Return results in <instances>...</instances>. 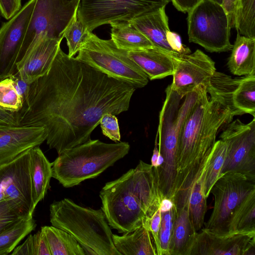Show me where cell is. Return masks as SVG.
I'll list each match as a JSON object with an SVG mask.
<instances>
[{
    "instance_id": "obj_1",
    "label": "cell",
    "mask_w": 255,
    "mask_h": 255,
    "mask_svg": "<svg viewBox=\"0 0 255 255\" xmlns=\"http://www.w3.org/2000/svg\"><path fill=\"white\" fill-rule=\"evenodd\" d=\"M135 90L60 48L48 72L30 83L15 114L18 125L44 128L47 145L60 155L91 139L105 114L127 111Z\"/></svg>"
},
{
    "instance_id": "obj_2",
    "label": "cell",
    "mask_w": 255,
    "mask_h": 255,
    "mask_svg": "<svg viewBox=\"0 0 255 255\" xmlns=\"http://www.w3.org/2000/svg\"><path fill=\"white\" fill-rule=\"evenodd\" d=\"M238 115L209 83L202 85L178 136L175 200L188 199L194 180L210 157L218 132Z\"/></svg>"
},
{
    "instance_id": "obj_3",
    "label": "cell",
    "mask_w": 255,
    "mask_h": 255,
    "mask_svg": "<svg viewBox=\"0 0 255 255\" xmlns=\"http://www.w3.org/2000/svg\"><path fill=\"white\" fill-rule=\"evenodd\" d=\"M99 196L109 225L124 234L142 225L148 229L163 199L156 167L142 160L135 168L107 182Z\"/></svg>"
},
{
    "instance_id": "obj_4",
    "label": "cell",
    "mask_w": 255,
    "mask_h": 255,
    "mask_svg": "<svg viewBox=\"0 0 255 255\" xmlns=\"http://www.w3.org/2000/svg\"><path fill=\"white\" fill-rule=\"evenodd\" d=\"M203 85L196 86L185 95L173 90L170 85L165 90V98L159 113L156 135L159 152L164 160L161 165L156 167L159 188L164 198H171L174 195L179 132Z\"/></svg>"
},
{
    "instance_id": "obj_5",
    "label": "cell",
    "mask_w": 255,
    "mask_h": 255,
    "mask_svg": "<svg viewBox=\"0 0 255 255\" xmlns=\"http://www.w3.org/2000/svg\"><path fill=\"white\" fill-rule=\"evenodd\" d=\"M52 226L71 235L87 255H122L115 247L112 232L102 209L81 206L64 198L50 205Z\"/></svg>"
},
{
    "instance_id": "obj_6",
    "label": "cell",
    "mask_w": 255,
    "mask_h": 255,
    "mask_svg": "<svg viewBox=\"0 0 255 255\" xmlns=\"http://www.w3.org/2000/svg\"><path fill=\"white\" fill-rule=\"evenodd\" d=\"M127 142L107 143L92 140L64 150L52 163V177L65 188L94 178L128 154Z\"/></svg>"
},
{
    "instance_id": "obj_7",
    "label": "cell",
    "mask_w": 255,
    "mask_h": 255,
    "mask_svg": "<svg viewBox=\"0 0 255 255\" xmlns=\"http://www.w3.org/2000/svg\"><path fill=\"white\" fill-rule=\"evenodd\" d=\"M80 0H36L17 61V71L37 43L47 37L62 41Z\"/></svg>"
},
{
    "instance_id": "obj_8",
    "label": "cell",
    "mask_w": 255,
    "mask_h": 255,
    "mask_svg": "<svg viewBox=\"0 0 255 255\" xmlns=\"http://www.w3.org/2000/svg\"><path fill=\"white\" fill-rule=\"evenodd\" d=\"M77 59L116 79L135 88L146 86L148 78L140 68L118 48L112 40H104L91 32L78 52Z\"/></svg>"
},
{
    "instance_id": "obj_9",
    "label": "cell",
    "mask_w": 255,
    "mask_h": 255,
    "mask_svg": "<svg viewBox=\"0 0 255 255\" xmlns=\"http://www.w3.org/2000/svg\"><path fill=\"white\" fill-rule=\"evenodd\" d=\"M188 14L190 42L198 44L210 52L231 50V28L223 5L210 0H201Z\"/></svg>"
},
{
    "instance_id": "obj_10",
    "label": "cell",
    "mask_w": 255,
    "mask_h": 255,
    "mask_svg": "<svg viewBox=\"0 0 255 255\" xmlns=\"http://www.w3.org/2000/svg\"><path fill=\"white\" fill-rule=\"evenodd\" d=\"M169 0H81L77 15L92 32L97 27L134 18L165 8Z\"/></svg>"
},
{
    "instance_id": "obj_11",
    "label": "cell",
    "mask_w": 255,
    "mask_h": 255,
    "mask_svg": "<svg viewBox=\"0 0 255 255\" xmlns=\"http://www.w3.org/2000/svg\"><path fill=\"white\" fill-rule=\"evenodd\" d=\"M210 193L214 205L205 228L216 233H227L233 215L250 195L255 193V180L240 173L226 172L217 179Z\"/></svg>"
},
{
    "instance_id": "obj_12",
    "label": "cell",
    "mask_w": 255,
    "mask_h": 255,
    "mask_svg": "<svg viewBox=\"0 0 255 255\" xmlns=\"http://www.w3.org/2000/svg\"><path fill=\"white\" fill-rule=\"evenodd\" d=\"M220 137L227 145L221 175L236 172L255 180V118L247 124L238 119L231 121Z\"/></svg>"
},
{
    "instance_id": "obj_13",
    "label": "cell",
    "mask_w": 255,
    "mask_h": 255,
    "mask_svg": "<svg viewBox=\"0 0 255 255\" xmlns=\"http://www.w3.org/2000/svg\"><path fill=\"white\" fill-rule=\"evenodd\" d=\"M36 1L29 0L0 28V81L17 72V59Z\"/></svg>"
},
{
    "instance_id": "obj_14",
    "label": "cell",
    "mask_w": 255,
    "mask_h": 255,
    "mask_svg": "<svg viewBox=\"0 0 255 255\" xmlns=\"http://www.w3.org/2000/svg\"><path fill=\"white\" fill-rule=\"evenodd\" d=\"M0 189L6 200H12L23 212L32 216L35 208L32 199L29 149L0 165Z\"/></svg>"
},
{
    "instance_id": "obj_15",
    "label": "cell",
    "mask_w": 255,
    "mask_h": 255,
    "mask_svg": "<svg viewBox=\"0 0 255 255\" xmlns=\"http://www.w3.org/2000/svg\"><path fill=\"white\" fill-rule=\"evenodd\" d=\"M189 255H255V231L219 234L204 228L197 232Z\"/></svg>"
},
{
    "instance_id": "obj_16",
    "label": "cell",
    "mask_w": 255,
    "mask_h": 255,
    "mask_svg": "<svg viewBox=\"0 0 255 255\" xmlns=\"http://www.w3.org/2000/svg\"><path fill=\"white\" fill-rule=\"evenodd\" d=\"M174 62L171 88L185 95L189 90L201 84L207 85L216 72L215 63L199 49L192 53L172 54Z\"/></svg>"
},
{
    "instance_id": "obj_17",
    "label": "cell",
    "mask_w": 255,
    "mask_h": 255,
    "mask_svg": "<svg viewBox=\"0 0 255 255\" xmlns=\"http://www.w3.org/2000/svg\"><path fill=\"white\" fill-rule=\"evenodd\" d=\"M210 84L238 115L249 114L255 118V72L233 78L216 71Z\"/></svg>"
},
{
    "instance_id": "obj_18",
    "label": "cell",
    "mask_w": 255,
    "mask_h": 255,
    "mask_svg": "<svg viewBox=\"0 0 255 255\" xmlns=\"http://www.w3.org/2000/svg\"><path fill=\"white\" fill-rule=\"evenodd\" d=\"M44 128L0 124V165L46 140Z\"/></svg>"
},
{
    "instance_id": "obj_19",
    "label": "cell",
    "mask_w": 255,
    "mask_h": 255,
    "mask_svg": "<svg viewBox=\"0 0 255 255\" xmlns=\"http://www.w3.org/2000/svg\"><path fill=\"white\" fill-rule=\"evenodd\" d=\"M61 42L47 37L39 40L17 71L21 79L31 83L46 74L60 48Z\"/></svg>"
},
{
    "instance_id": "obj_20",
    "label": "cell",
    "mask_w": 255,
    "mask_h": 255,
    "mask_svg": "<svg viewBox=\"0 0 255 255\" xmlns=\"http://www.w3.org/2000/svg\"><path fill=\"white\" fill-rule=\"evenodd\" d=\"M172 53L155 47L137 51H126L128 57L150 80L162 79L173 75Z\"/></svg>"
},
{
    "instance_id": "obj_21",
    "label": "cell",
    "mask_w": 255,
    "mask_h": 255,
    "mask_svg": "<svg viewBox=\"0 0 255 255\" xmlns=\"http://www.w3.org/2000/svg\"><path fill=\"white\" fill-rule=\"evenodd\" d=\"M130 22L154 47L168 52L176 53L166 40V33L169 28L165 8L156 12L134 18Z\"/></svg>"
},
{
    "instance_id": "obj_22",
    "label": "cell",
    "mask_w": 255,
    "mask_h": 255,
    "mask_svg": "<svg viewBox=\"0 0 255 255\" xmlns=\"http://www.w3.org/2000/svg\"><path fill=\"white\" fill-rule=\"evenodd\" d=\"M197 233L190 220L188 204L175 209L169 246L170 255H189Z\"/></svg>"
},
{
    "instance_id": "obj_23",
    "label": "cell",
    "mask_w": 255,
    "mask_h": 255,
    "mask_svg": "<svg viewBox=\"0 0 255 255\" xmlns=\"http://www.w3.org/2000/svg\"><path fill=\"white\" fill-rule=\"evenodd\" d=\"M30 173L34 207L44 198L50 187L52 166L39 146L29 149Z\"/></svg>"
},
{
    "instance_id": "obj_24",
    "label": "cell",
    "mask_w": 255,
    "mask_h": 255,
    "mask_svg": "<svg viewBox=\"0 0 255 255\" xmlns=\"http://www.w3.org/2000/svg\"><path fill=\"white\" fill-rule=\"evenodd\" d=\"M112 239L122 255H157L151 233L143 225L122 236L113 234Z\"/></svg>"
},
{
    "instance_id": "obj_25",
    "label": "cell",
    "mask_w": 255,
    "mask_h": 255,
    "mask_svg": "<svg viewBox=\"0 0 255 255\" xmlns=\"http://www.w3.org/2000/svg\"><path fill=\"white\" fill-rule=\"evenodd\" d=\"M227 62L233 75L246 76L255 72V38L238 33Z\"/></svg>"
},
{
    "instance_id": "obj_26",
    "label": "cell",
    "mask_w": 255,
    "mask_h": 255,
    "mask_svg": "<svg viewBox=\"0 0 255 255\" xmlns=\"http://www.w3.org/2000/svg\"><path fill=\"white\" fill-rule=\"evenodd\" d=\"M110 24L111 39L118 48L131 51L154 47L130 21H117Z\"/></svg>"
},
{
    "instance_id": "obj_27",
    "label": "cell",
    "mask_w": 255,
    "mask_h": 255,
    "mask_svg": "<svg viewBox=\"0 0 255 255\" xmlns=\"http://www.w3.org/2000/svg\"><path fill=\"white\" fill-rule=\"evenodd\" d=\"M51 253V255H85L83 247L67 232L54 226L41 227Z\"/></svg>"
},
{
    "instance_id": "obj_28",
    "label": "cell",
    "mask_w": 255,
    "mask_h": 255,
    "mask_svg": "<svg viewBox=\"0 0 255 255\" xmlns=\"http://www.w3.org/2000/svg\"><path fill=\"white\" fill-rule=\"evenodd\" d=\"M209 159L198 174L189 193L188 199L189 215L192 224L197 232L199 231L203 225L207 209V198L204 194V182Z\"/></svg>"
},
{
    "instance_id": "obj_29",
    "label": "cell",
    "mask_w": 255,
    "mask_h": 255,
    "mask_svg": "<svg viewBox=\"0 0 255 255\" xmlns=\"http://www.w3.org/2000/svg\"><path fill=\"white\" fill-rule=\"evenodd\" d=\"M36 227L33 218L22 219L0 233V255L9 254Z\"/></svg>"
},
{
    "instance_id": "obj_30",
    "label": "cell",
    "mask_w": 255,
    "mask_h": 255,
    "mask_svg": "<svg viewBox=\"0 0 255 255\" xmlns=\"http://www.w3.org/2000/svg\"><path fill=\"white\" fill-rule=\"evenodd\" d=\"M227 145L221 139L216 141L207 165L204 182V194L207 198L211 189L221 175L226 156Z\"/></svg>"
},
{
    "instance_id": "obj_31",
    "label": "cell",
    "mask_w": 255,
    "mask_h": 255,
    "mask_svg": "<svg viewBox=\"0 0 255 255\" xmlns=\"http://www.w3.org/2000/svg\"><path fill=\"white\" fill-rule=\"evenodd\" d=\"M255 231V193L250 195L232 216L228 233Z\"/></svg>"
},
{
    "instance_id": "obj_32",
    "label": "cell",
    "mask_w": 255,
    "mask_h": 255,
    "mask_svg": "<svg viewBox=\"0 0 255 255\" xmlns=\"http://www.w3.org/2000/svg\"><path fill=\"white\" fill-rule=\"evenodd\" d=\"M235 28L241 35L255 38V0H238Z\"/></svg>"
},
{
    "instance_id": "obj_33",
    "label": "cell",
    "mask_w": 255,
    "mask_h": 255,
    "mask_svg": "<svg viewBox=\"0 0 255 255\" xmlns=\"http://www.w3.org/2000/svg\"><path fill=\"white\" fill-rule=\"evenodd\" d=\"M91 32L76 13L64 34V37L67 40L69 56L73 57L79 51L88 40Z\"/></svg>"
},
{
    "instance_id": "obj_34",
    "label": "cell",
    "mask_w": 255,
    "mask_h": 255,
    "mask_svg": "<svg viewBox=\"0 0 255 255\" xmlns=\"http://www.w3.org/2000/svg\"><path fill=\"white\" fill-rule=\"evenodd\" d=\"M22 100L8 77L0 81V107L5 111L17 112L21 109Z\"/></svg>"
},
{
    "instance_id": "obj_35",
    "label": "cell",
    "mask_w": 255,
    "mask_h": 255,
    "mask_svg": "<svg viewBox=\"0 0 255 255\" xmlns=\"http://www.w3.org/2000/svg\"><path fill=\"white\" fill-rule=\"evenodd\" d=\"M32 217L23 212L11 200L0 202V233L22 219Z\"/></svg>"
},
{
    "instance_id": "obj_36",
    "label": "cell",
    "mask_w": 255,
    "mask_h": 255,
    "mask_svg": "<svg viewBox=\"0 0 255 255\" xmlns=\"http://www.w3.org/2000/svg\"><path fill=\"white\" fill-rule=\"evenodd\" d=\"M175 214V207L169 211L161 213V220L159 232L161 255H170L169 246Z\"/></svg>"
},
{
    "instance_id": "obj_37",
    "label": "cell",
    "mask_w": 255,
    "mask_h": 255,
    "mask_svg": "<svg viewBox=\"0 0 255 255\" xmlns=\"http://www.w3.org/2000/svg\"><path fill=\"white\" fill-rule=\"evenodd\" d=\"M100 124L104 135L115 142L120 141L118 120L115 115L111 113L105 114L100 120Z\"/></svg>"
},
{
    "instance_id": "obj_38",
    "label": "cell",
    "mask_w": 255,
    "mask_h": 255,
    "mask_svg": "<svg viewBox=\"0 0 255 255\" xmlns=\"http://www.w3.org/2000/svg\"><path fill=\"white\" fill-rule=\"evenodd\" d=\"M32 238L34 255H51L46 238L41 230L32 235Z\"/></svg>"
},
{
    "instance_id": "obj_39",
    "label": "cell",
    "mask_w": 255,
    "mask_h": 255,
    "mask_svg": "<svg viewBox=\"0 0 255 255\" xmlns=\"http://www.w3.org/2000/svg\"><path fill=\"white\" fill-rule=\"evenodd\" d=\"M161 220V212L159 208L150 220L148 229L150 231L154 241L157 255H161L159 240V232Z\"/></svg>"
},
{
    "instance_id": "obj_40",
    "label": "cell",
    "mask_w": 255,
    "mask_h": 255,
    "mask_svg": "<svg viewBox=\"0 0 255 255\" xmlns=\"http://www.w3.org/2000/svg\"><path fill=\"white\" fill-rule=\"evenodd\" d=\"M166 40L170 47L175 52L180 54L191 53L190 49L182 44L180 35L176 33L168 30L166 33Z\"/></svg>"
},
{
    "instance_id": "obj_41",
    "label": "cell",
    "mask_w": 255,
    "mask_h": 255,
    "mask_svg": "<svg viewBox=\"0 0 255 255\" xmlns=\"http://www.w3.org/2000/svg\"><path fill=\"white\" fill-rule=\"evenodd\" d=\"M21 0H0V10L7 20L12 17L21 7Z\"/></svg>"
},
{
    "instance_id": "obj_42",
    "label": "cell",
    "mask_w": 255,
    "mask_h": 255,
    "mask_svg": "<svg viewBox=\"0 0 255 255\" xmlns=\"http://www.w3.org/2000/svg\"><path fill=\"white\" fill-rule=\"evenodd\" d=\"M9 77L11 79L13 86L20 96L23 103L27 97L30 83H28L22 80L18 72Z\"/></svg>"
},
{
    "instance_id": "obj_43",
    "label": "cell",
    "mask_w": 255,
    "mask_h": 255,
    "mask_svg": "<svg viewBox=\"0 0 255 255\" xmlns=\"http://www.w3.org/2000/svg\"><path fill=\"white\" fill-rule=\"evenodd\" d=\"M238 0H224L223 6L229 17L231 28H235L236 16Z\"/></svg>"
},
{
    "instance_id": "obj_44",
    "label": "cell",
    "mask_w": 255,
    "mask_h": 255,
    "mask_svg": "<svg viewBox=\"0 0 255 255\" xmlns=\"http://www.w3.org/2000/svg\"><path fill=\"white\" fill-rule=\"evenodd\" d=\"M11 255H34L32 235L24 242L12 251Z\"/></svg>"
},
{
    "instance_id": "obj_45",
    "label": "cell",
    "mask_w": 255,
    "mask_h": 255,
    "mask_svg": "<svg viewBox=\"0 0 255 255\" xmlns=\"http://www.w3.org/2000/svg\"><path fill=\"white\" fill-rule=\"evenodd\" d=\"M201 0H171L173 5L179 11L188 12Z\"/></svg>"
},
{
    "instance_id": "obj_46",
    "label": "cell",
    "mask_w": 255,
    "mask_h": 255,
    "mask_svg": "<svg viewBox=\"0 0 255 255\" xmlns=\"http://www.w3.org/2000/svg\"><path fill=\"white\" fill-rule=\"evenodd\" d=\"M0 124L11 126L18 125L15 112L7 111L0 107Z\"/></svg>"
},
{
    "instance_id": "obj_47",
    "label": "cell",
    "mask_w": 255,
    "mask_h": 255,
    "mask_svg": "<svg viewBox=\"0 0 255 255\" xmlns=\"http://www.w3.org/2000/svg\"><path fill=\"white\" fill-rule=\"evenodd\" d=\"M172 201L168 198H163L160 203V211L161 213L166 212L170 210L173 207Z\"/></svg>"
},
{
    "instance_id": "obj_48",
    "label": "cell",
    "mask_w": 255,
    "mask_h": 255,
    "mask_svg": "<svg viewBox=\"0 0 255 255\" xmlns=\"http://www.w3.org/2000/svg\"><path fill=\"white\" fill-rule=\"evenodd\" d=\"M159 154L157 145V138L155 137V146L153 150V154L151 159V164L154 167H156V161Z\"/></svg>"
},
{
    "instance_id": "obj_49",
    "label": "cell",
    "mask_w": 255,
    "mask_h": 255,
    "mask_svg": "<svg viewBox=\"0 0 255 255\" xmlns=\"http://www.w3.org/2000/svg\"><path fill=\"white\" fill-rule=\"evenodd\" d=\"M164 160L162 155L159 153L156 161V167L159 166L162 164Z\"/></svg>"
},
{
    "instance_id": "obj_50",
    "label": "cell",
    "mask_w": 255,
    "mask_h": 255,
    "mask_svg": "<svg viewBox=\"0 0 255 255\" xmlns=\"http://www.w3.org/2000/svg\"><path fill=\"white\" fill-rule=\"evenodd\" d=\"M5 199V195L2 190L0 189V202Z\"/></svg>"
},
{
    "instance_id": "obj_51",
    "label": "cell",
    "mask_w": 255,
    "mask_h": 255,
    "mask_svg": "<svg viewBox=\"0 0 255 255\" xmlns=\"http://www.w3.org/2000/svg\"><path fill=\"white\" fill-rule=\"evenodd\" d=\"M211 1H214L215 2H216L219 4L223 5L224 0H210Z\"/></svg>"
},
{
    "instance_id": "obj_52",
    "label": "cell",
    "mask_w": 255,
    "mask_h": 255,
    "mask_svg": "<svg viewBox=\"0 0 255 255\" xmlns=\"http://www.w3.org/2000/svg\"><path fill=\"white\" fill-rule=\"evenodd\" d=\"M75 0H64V1L66 2H73Z\"/></svg>"
},
{
    "instance_id": "obj_53",
    "label": "cell",
    "mask_w": 255,
    "mask_h": 255,
    "mask_svg": "<svg viewBox=\"0 0 255 255\" xmlns=\"http://www.w3.org/2000/svg\"><path fill=\"white\" fill-rule=\"evenodd\" d=\"M2 17V14H1V11L0 10V21L1 19V17Z\"/></svg>"
}]
</instances>
